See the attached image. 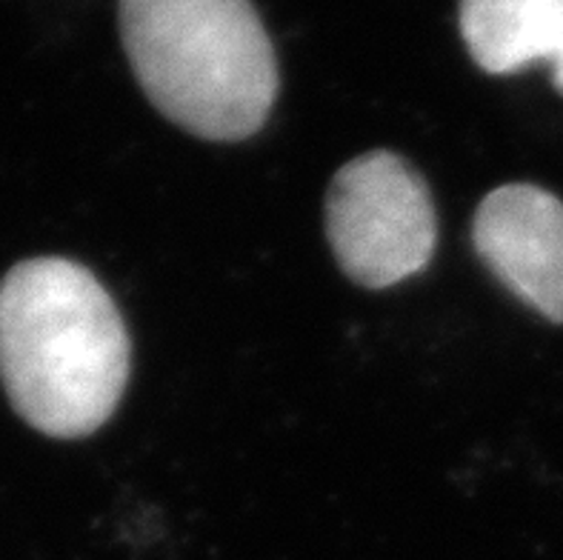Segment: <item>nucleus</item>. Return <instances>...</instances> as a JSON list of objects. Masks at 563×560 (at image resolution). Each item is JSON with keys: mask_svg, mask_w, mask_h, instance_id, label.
<instances>
[{"mask_svg": "<svg viewBox=\"0 0 563 560\" xmlns=\"http://www.w3.org/2000/svg\"><path fill=\"white\" fill-rule=\"evenodd\" d=\"M129 363L126 323L86 266L35 257L0 281V381L32 429L92 435L121 404Z\"/></svg>", "mask_w": 563, "mask_h": 560, "instance_id": "f257e3e1", "label": "nucleus"}, {"mask_svg": "<svg viewBox=\"0 0 563 560\" xmlns=\"http://www.w3.org/2000/svg\"><path fill=\"white\" fill-rule=\"evenodd\" d=\"M123 50L157 112L203 141H246L278 98L252 0H118Z\"/></svg>", "mask_w": 563, "mask_h": 560, "instance_id": "f03ea898", "label": "nucleus"}, {"mask_svg": "<svg viewBox=\"0 0 563 560\" xmlns=\"http://www.w3.org/2000/svg\"><path fill=\"white\" fill-rule=\"evenodd\" d=\"M327 238L346 277L386 289L427 270L438 218L427 180L395 152L341 166L327 191Z\"/></svg>", "mask_w": 563, "mask_h": 560, "instance_id": "7ed1b4c3", "label": "nucleus"}, {"mask_svg": "<svg viewBox=\"0 0 563 560\" xmlns=\"http://www.w3.org/2000/svg\"><path fill=\"white\" fill-rule=\"evenodd\" d=\"M472 241L500 284L547 320L563 323V204L532 184L481 200Z\"/></svg>", "mask_w": 563, "mask_h": 560, "instance_id": "20e7f679", "label": "nucleus"}, {"mask_svg": "<svg viewBox=\"0 0 563 560\" xmlns=\"http://www.w3.org/2000/svg\"><path fill=\"white\" fill-rule=\"evenodd\" d=\"M457 23L481 69L515 75L550 64L563 95V0H461Z\"/></svg>", "mask_w": 563, "mask_h": 560, "instance_id": "39448f33", "label": "nucleus"}]
</instances>
